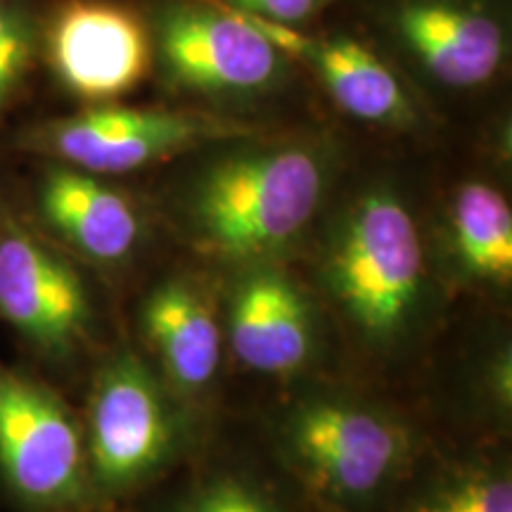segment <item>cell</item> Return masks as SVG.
<instances>
[{"mask_svg": "<svg viewBox=\"0 0 512 512\" xmlns=\"http://www.w3.org/2000/svg\"><path fill=\"white\" fill-rule=\"evenodd\" d=\"M174 190V216L211 259L273 264L316 221L335 178V147L316 138L219 143Z\"/></svg>", "mask_w": 512, "mask_h": 512, "instance_id": "obj_1", "label": "cell"}, {"mask_svg": "<svg viewBox=\"0 0 512 512\" xmlns=\"http://www.w3.org/2000/svg\"><path fill=\"white\" fill-rule=\"evenodd\" d=\"M320 287L347 335L392 356L418 335L430 306V268L411 207L389 183L342 204L320 249Z\"/></svg>", "mask_w": 512, "mask_h": 512, "instance_id": "obj_2", "label": "cell"}, {"mask_svg": "<svg viewBox=\"0 0 512 512\" xmlns=\"http://www.w3.org/2000/svg\"><path fill=\"white\" fill-rule=\"evenodd\" d=\"M285 475L316 512H389L415 472L411 427L351 394L318 392L275 422Z\"/></svg>", "mask_w": 512, "mask_h": 512, "instance_id": "obj_3", "label": "cell"}, {"mask_svg": "<svg viewBox=\"0 0 512 512\" xmlns=\"http://www.w3.org/2000/svg\"><path fill=\"white\" fill-rule=\"evenodd\" d=\"M81 425L98 512L136 501L185 451L181 399L133 351H114L93 370Z\"/></svg>", "mask_w": 512, "mask_h": 512, "instance_id": "obj_4", "label": "cell"}, {"mask_svg": "<svg viewBox=\"0 0 512 512\" xmlns=\"http://www.w3.org/2000/svg\"><path fill=\"white\" fill-rule=\"evenodd\" d=\"M0 318L43 366L74 370L98 347V304L81 264L38 230L0 178Z\"/></svg>", "mask_w": 512, "mask_h": 512, "instance_id": "obj_5", "label": "cell"}, {"mask_svg": "<svg viewBox=\"0 0 512 512\" xmlns=\"http://www.w3.org/2000/svg\"><path fill=\"white\" fill-rule=\"evenodd\" d=\"M247 136H254L252 124L223 114L105 102L19 126L12 145L31 159L112 178Z\"/></svg>", "mask_w": 512, "mask_h": 512, "instance_id": "obj_6", "label": "cell"}, {"mask_svg": "<svg viewBox=\"0 0 512 512\" xmlns=\"http://www.w3.org/2000/svg\"><path fill=\"white\" fill-rule=\"evenodd\" d=\"M0 498L15 512H98L81 415L43 377L3 361Z\"/></svg>", "mask_w": 512, "mask_h": 512, "instance_id": "obj_7", "label": "cell"}, {"mask_svg": "<svg viewBox=\"0 0 512 512\" xmlns=\"http://www.w3.org/2000/svg\"><path fill=\"white\" fill-rule=\"evenodd\" d=\"M147 29L152 62L176 91L245 102L275 93L290 76L283 50L223 0H159Z\"/></svg>", "mask_w": 512, "mask_h": 512, "instance_id": "obj_8", "label": "cell"}, {"mask_svg": "<svg viewBox=\"0 0 512 512\" xmlns=\"http://www.w3.org/2000/svg\"><path fill=\"white\" fill-rule=\"evenodd\" d=\"M41 67L81 105L117 102L152 69L147 19L121 0H48Z\"/></svg>", "mask_w": 512, "mask_h": 512, "instance_id": "obj_9", "label": "cell"}, {"mask_svg": "<svg viewBox=\"0 0 512 512\" xmlns=\"http://www.w3.org/2000/svg\"><path fill=\"white\" fill-rule=\"evenodd\" d=\"M19 202L46 238L83 266L126 264L145 238L138 202L107 176L74 166L34 159Z\"/></svg>", "mask_w": 512, "mask_h": 512, "instance_id": "obj_10", "label": "cell"}, {"mask_svg": "<svg viewBox=\"0 0 512 512\" xmlns=\"http://www.w3.org/2000/svg\"><path fill=\"white\" fill-rule=\"evenodd\" d=\"M389 36L415 72L446 91H477L503 72L510 31L489 0H392Z\"/></svg>", "mask_w": 512, "mask_h": 512, "instance_id": "obj_11", "label": "cell"}, {"mask_svg": "<svg viewBox=\"0 0 512 512\" xmlns=\"http://www.w3.org/2000/svg\"><path fill=\"white\" fill-rule=\"evenodd\" d=\"M226 309L223 335L252 373L292 377L316 358L320 328L309 294L275 261L242 266Z\"/></svg>", "mask_w": 512, "mask_h": 512, "instance_id": "obj_12", "label": "cell"}, {"mask_svg": "<svg viewBox=\"0 0 512 512\" xmlns=\"http://www.w3.org/2000/svg\"><path fill=\"white\" fill-rule=\"evenodd\" d=\"M240 15L283 50L287 60L309 69L347 117L382 128L415 124L418 112L399 74L366 43L344 36H311L299 27Z\"/></svg>", "mask_w": 512, "mask_h": 512, "instance_id": "obj_13", "label": "cell"}, {"mask_svg": "<svg viewBox=\"0 0 512 512\" xmlns=\"http://www.w3.org/2000/svg\"><path fill=\"white\" fill-rule=\"evenodd\" d=\"M140 332L157 375L178 399H197L214 387L223 358V325L207 287L190 275H171L140 306Z\"/></svg>", "mask_w": 512, "mask_h": 512, "instance_id": "obj_14", "label": "cell"}, {"mask_svg": "<svg viewBox=\"0 0 512 512\" xmlns=\"http://www.w3.org/2000/svg\"><path fill=\"white\" fill-rule=\"evenodd\" d=\"M446 238L465 278L496 287L510 285L512 211L496 185L465 181L453 190Z\"/></svg>", "mask_w": 512, "mask_h": 512, "instance_id": "obj_15", "label": "cell"}, {"mask_svg": "<svg viewBox=\"0 0 512 512\" xmlns=\"http://www.w3.org/2000/svg\"><path fill=\"white\" fill-rule=\"evenodd\" d=\"M145 512H316L290 482L242 467H214L157 498Z\"/></svg>", "mask_w": 512, "mask_h": 512, "instance_id": "obj_16", "label": "cell"}, {"mask_svg": "<svg viewBox=\"0 0 512 512\" xmlns=\"http://www.w3.org/2000/svg\"><path fill=\"white\" fill-rule=\"evenodd\" d=\"M389 512H512L508 467L465 463L403 484Z\"/></svg>", "mask_w": 512, "mask_h": 512, "instance_id": "obj_17", "label": "cell"}, {"mask_svg": "<svg viewBox=\"0 0 512 512\" xmlns=\"http://www.w3.org/2000/svg\"><path fill=\"white\" fill-rule=\"evenodd\" d=\"M48 0H0V143L41 72Z\"/></svg>", "mask_w": 512, "mask_h": 512, "instance_id": "obj_18", "label": "cell"}, {"mask_svg": "<svg viewBox=\"0 0 512 512\" xmlns=\"http://www.w3.org/2000/svg\"><path fill=\"white\" fill-rule=\"evenodd\" d=\"M230 8L254 15L268 22L285 24V27H302L316 15H320L332 0H223Z\"/></svg>", "mask_w": 512, "mask_h": 512, "instance_id": "obj_19", "label": "cell"}]
</instances>
